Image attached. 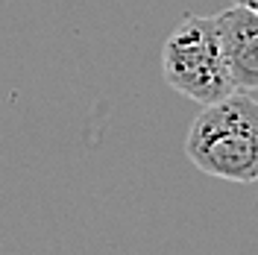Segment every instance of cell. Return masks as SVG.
Instances as JSON below:
<instances>
[{
    "label": "cell",
    "mask_w": 258,
    "mask_h": 255,
    "mask_svg": "<svg viewBox=\"0 0 258 255\" xmlns=\"http://www.w3.org/2000/svg\"><path fill=\"white\" fill-rule=\"evenodd\" d=\"M232 3H238V6H246V9H252L258 15V0H232Z\"/></svg>",
    "instance_id": "4"
},
{
    "label": "cell",
    "mask_w": 258,
    "mask_h": 255,
    "mask_svg": "<svg viewBox=\"0 0 258 255\" xmlns=\"http://www.w3.org/2000/svg\"><path fill=\"white\" fill-rule=\"evenodd\" d=\"M220 50L235 91H255L258 88V15L246 6L232 3L220 15H214Z\"/></svg>",
    "instance_id": "3"
},
{
    "label": "cell",
    "mask_w": 258,
    "mask_h": 255,
    "mask_svg": "<svg viewBox=\"0 0 258 255\" xmlns=\"http://www.w3.org/2000/svg\"><path fill=\"white\" fill-rule=\"evenodd\" d=\"M161 77L173 91L203 106L235 94L214 18L185 15L170 30L161 47Z\"/></svg>",
    "instance_id": "2"
},
{
    "label": "cell",
    "mask_w": 258,
    "mask_h": 255,
    "mask_svg": "<svg viewBox=\"0 0 258 255\" xmlns=\"http://www.w3.org/2000/svg\"><path fill=\"white\" fill-rule=\"evenodd\" d=\"M185 156L214 179L258 182V100L235 91L203 106L188 129Z\"/></svg>",
    "instance_id": "1"
}]
</instances>
